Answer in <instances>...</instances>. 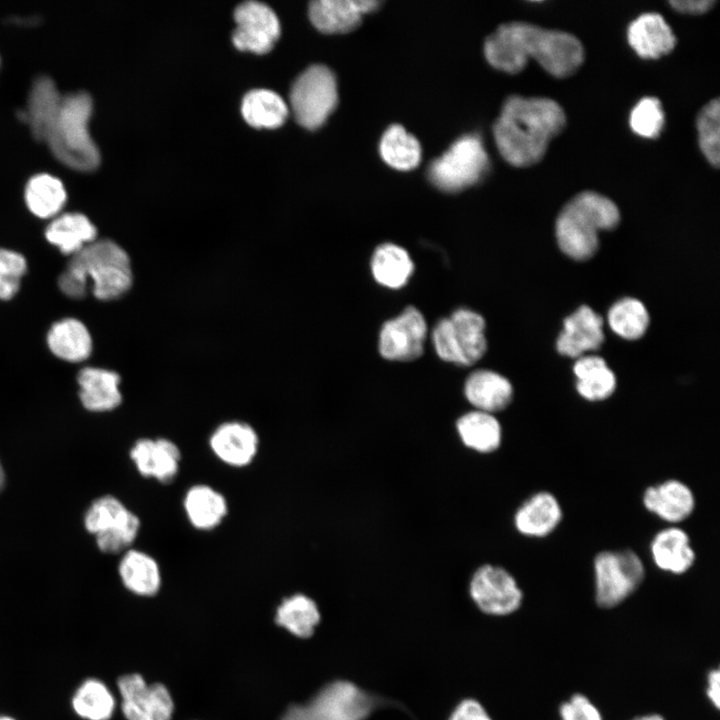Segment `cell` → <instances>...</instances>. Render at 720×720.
<instances>
[{"label":"cell","instance_id":"cell-13","mask_svg":"<svg viewBox=\"0 0 720 720\" xmlns=\"http://www.w3.org/2000/svg\"><path fill=\"white\" fill-rule=\"evenodd\" d=\"M427 323L422 313L413 306L386 321L379 334V352L392 361H412L424 351Z\"/></svg>","mask_w":720,"mask_h":720},{"label":"cell","instance_id":"cell-48","mask_svg":"<svg viewBox=\"0 0 720 720\" xmlns=\"http://www.w3.org/2000/svg\"><path fill=\"white\" fill-rule=\"evenodd\" d=\"M0 720H15V719L12 717H9V716H0Z\"/></svg>","mask_w":720,"mask_h":720},{"label":"cell","instance_id":"cell-32","mask_svg":"<svg viewBox=\"0 0 720 720\" xmlns=\"http://www.w3.org/2000/svg\"><path fill=\"white\" fill-rule=\"evenodd\" d=\"M374 279L382 286L398 289L405 286L413 274L414 263L409 253L393 243L379 245L371 259Z\"/></svg>","mask_w":720,"mask_h":720},{"label":"cell","instance_id":"cell-36","mask_svg":"<svg viewBox=\"0 0 720 720\" xmlns=\"http://www.w3.org/2000/svg\"><path fill=\"white\" fill-rule=\"evenodd\" d=\"M382 159L398 170H411L421 159V147L418 140L400 125L390 126L380 142Z\"/></svg>","mask_w":720,"mask_h":720},{"label":"cell","instance_id":"cell-42","mask_svg":"<svg viewBox=\"0 0 720 720\" xmlns=\"http://www.w3.org/2000/svg\"><path fill=\"white\" fill-rule=\"evenodd\" d=\"M561 720H602L599 710L581 694L573 695L559 709Z\"/></svg>","mask_w":720,"mask_h":720},{"label":"cell","instance_id":"cell-20","mask_svg":"<svg viewBox=\"0 0 720 720\" xmlns=\"http://www.w3.org/2000/svg\"><path fill=\"white\" fill-rule=\"evenodd\" d=\"M182 505L189 524L204 532L218 528L229 512L225 495L205 483L190 486L184 494Z\"/></svg>","mask_w":720,"mask_h":720},{"label":"cell","instance_id":"cell-27","mask_svg":"<svg viewBox=\"0 0 720 720\" xmlns=\"http://www.w3.org/2000/svg\"><path fill=\"white\" fill-rule=\"evenodd\" d=\"M118 573L123 585L138 596H154L162 585L160 564L151 554L139 549L130 548L123 553Z\"/></svg>","mask_w":720,"mask_h":720},{"label":"cell","instance_id":"cell-17","mask_svg":"<svg viewBox=\"0 0 720 720\" xmlns=\"http://www.w3.org/2000/svg\"><path fill=\"white\" fill-rule=\"evenodd\" d=\"M129 456L142 477L160 484L172 483L180 471L181 450L173 440L166 437H143L136 440Z\"/></svg>","mask_w":720,"mask_h":720},{"label":"cell","instance_id":"cell-5","mask_svg":"<svg viewBox=\"0 0 720 720\" xmlns=\"http://www.w3.org/2000/svg\"><path fill=\"white\" fill-rule=\"evenodd\" d=\"M619 221V209L611 199L594 191H583L558 214L555 223L558 246L574 260H587L598 250V232L614 229Z\"/></svg>","mask_w":720,"mask_h":720},{"label":"cell","instance_id":"cell-4","mask_svg":"<svg viewBox=\"0 0 720 720\" xmlns=\"http://www.w3.org/2000/svg\"><path fill=\"white\" fill-rule=\"evenodd\" d=\"M88 280L93 295L111 301L126 294L133 284V271L128 253L110 239H96L71 256L58 278L61 291L74 299L87 293Z\"/></svg>","mask_w":720,"mask_h":720},{"label":"cell","instance_id":"cell-31","mask_svg":"<svg viewBox=\"0 0 720 720\" xmlns=\"http://www.w3.org/2000/svg\"><path fill=\"white\" fill-rule=\"evenodd\" d=\"M573 372L577 378L576 389L586 400H605L615 391L616 377L605 360L599 356L579 357Z\"/></svg>","mask_w":720,"mask_h":720},{"label":"cell","instance_id":"cell-9","mask_svg":"<svg viewBox=\"0 0 720 720\" xmlns=\"http://www.w3.org/2000/svg\"><path fill=\"white\" fill-rule=\"evenodd\" d=\"M593 567L595 599L604 608L623 602L645 577L641 558L630 549L602 551L595 556Z\"/></svg>","mask_w":720,"mask_h":720},{"label":"cell","instance_id":"cell-1","mask_svg":"<svg viewBox=\"0 0 720 720\" xmlns=\"http://www.w3.org/2000/svg\"><path fill=\"white\" fill-rule=\"evenodd\" d=\"M92 110L88 93L61 94L54 81L42 75L32 84L22 119L57 160L73 170L90 172L100 163L99 149L89 132Z\"/></svg>","mask_w":720,"mask_h":720},{"label":"cell","instance_id":"cell-15","mask_svg":"<svg viewBox=\"0 0 720 720\" xmlns=\"http://www.w3.org/2000/svg\"><path fill=\"white\" fill-rule=\"evenodd\" d=\"M234 18L237 27L232 39L240 50L266 53L279 38V20L274 11L264 3L243 2L235 9Z\"/></svg>","mask_w":720,"mask_h":720},{"label":"cell","instance_id":"cell-19","mask_svg":"<svg viewBox=\"0 0 720 720\" xmlns=\"http://www.w3.org/2000/svg\"><path fill=\"white\" fill-rule=\"evenodd\" d=\"M379 4L374 0H316L310 4L309 17L324 33H346L359 25L363 14Z\"/></svg>","mask_w":720,"mask_h":720},{"label":"cell","instance_id":"cell-24","mask_svg":"<svg viewBox=\"0 0 720 720\" xmlns=\"http://www.w3.org/2000/svg\"><path fill=\"white\" fill-rule=\"evenodd\" d=\"M464 394L475 410L494 414L509 406L513 399V387L501 374L481 369L468 376Z\"/></svg>","mask_w":720,"mask_h":720},{"label":"cell","instance_id":"cell-28","mask_svg":"<svg viewBox=\"0 0 720 720\" xmlns=\"http://www.w3.org/2000/svg\"><path fill=\"white\" fill-rule=\"evenodd\" d=\"M49 243L64 255H74L97 237V229L85 215L68 212L57 215L45 230Z\"/></svg>","mask_w":720,"mask_h":720},{"label":"cell","instance_id":"cell-41","mask_svg":"<svg viewBox=\"0 0 720 720\" xmlns=\"http://www.w3.org/2000/svg\"><path fill=\"white\" fill-rule=\"evenodd\" d=\"M27 270L24 256L16 251L0 248V299L9 300L20 288Z\"/></svg>","mask_w":720,"mask_h":720},{"label":"cell","instance_id":"cell-43","mask_svg":"<svg viewBox=\"0 0 720 720\" xmlns=\"http://www.w3.org/2000/svg\"><path fill=\"white\" fill-rule=\"evenodd\" d=\"M450 720H491L477 701L465 700L455 709Z\"/></svg>","mask_w":720,"mask_h":720},{"label":"cell","instance_id":"cell-11","mask_svg":"<svg viewBox=\"0 0 720 720\" xmlns=\"http://www.w3.org/2000/svg\"><path fill=\"white\" fill-rule=\"evenodd\" d=\"M334 74L324 65H313L295 80L290 102L297 122L307 129L320 127L337 105Z\"/></svg>","mask_w":720,"mask_h":720},{"label":"cell","instance_id":"cell-33","mask_svg":"<svg viewBox=\"0 0 720 720\" xmlns=\"http://www.w3.org/2000/svg\"><path fill=\"white\" fill-rule=\"evenodd\" d=\"M24 196L28 209L43 219L56 217L67 198L61 180L47 173L31 177L26 184Z\"/></svg>","mask_w":720,"mask_h":720},{"label":"cell","instance_id":"cell-39","mask_svg":"<svg viewBox=\"0 0 720 720\" xmlns=\"http://www.w3.org/2000/svg\"><path fill=\"white\" fill-rule=\"evenodd\" d=\"M698 142L703 155L714 167L720 162V103L709 101L697 116Z\"/></svg>","mask_w":720,"mask_h":720},{"label":"cell","instance_id":"cell-22","mask_svg":"<svg viewBox=\"0 0 720 720\" xmlns=\"http://www.w3.org/2000/svg\"><path fill=\"white\" fill-rule=\"evenodd\" d=\"M630 46L644 59H657L670 53L676 37L658 13H644L632 21L627 30Z\"/></svg>","mask_w":720,"mask_h":720},{"label":"cell","instance_id":"cell-12","mask_svg":"<svg viewBox=\"0 0 720 720\" xmlns=\"http://www.w3.org/2000/svg\"><path fill=\"white\" fill-rule=\"evenodd\" d=\"M469 592L478 608L491 615L510 614L520 607L523 599L513 575L493 564H484L475 570Z\"/></svg>","mask_w":720,"mask_h":720},{"label":"cell","instance_id":"cell-40","mask_svg":"<svg viewBox=\"0 0 720 720\" xmlns=\"http://www.w3.org/2000/svg\"><path fill=\"white\" fill-rule=\"evenodd\" d=\"M664 119L660 101L656 97H644L632 109L629 124L637 135L656 138L663 128Z\"/></svg>","mask_w":720,"mask_h":720},{"label":"cell","instance_id":"cell-44","mask_svg":"<svg viewBox=\"0 0 720 720\" xmlns=\"http://www.w3.org/2000/svg\"><path fill=\"white\" fill-rule=\"evenodd\" d=\"M670 5L678 12L698 15L709 11L715 4L714 0H671Z\"/></svg>","mask_w":720,"mask_h":720},{"label":"cell","instance_id":"cell-18","mask_svg":"<svg viewBox=\"0 0 720 720\" xmlns=\"http://www.w3.org/2000/svg\"><path fill=\"white\" fill-rule=\"evenodd\" d=\"M603 341L602 317L589 306L582 305L564 319L556 349L561 355L579 358L586 352L600 348Z\"/></svg>","mask_w":720,"mask_h":720},{"label":"cell","instance_id":"cell-35","mask_svg":"<svg viewBox=\"0 0 720 720\" xmlns=\"http://www.w3.org/2000/svg\"><path fill=\"white\" fill-rule=\"evenodd\" d=\"M319 621L315 601L301 593L284 598L276 609L275 622L300 638L311 636Z\"/></svg>","mask_w":720,"mask_h":720},{"label":"cell","instance_id":"cell-8","mask_svg":"<svg viewBox=\"0 0 720 720\" xmlns=\"http://www.w3.org/2000/svg\"><path fill=\"white\" fill-rule=\"evenodd\" d=\"M489 168L481 139L465 135L456 140L428 168L433 185L445 192H458L477 183Z\"/></svg>","mask_w":720,"mask_h":720},{"label":"cell","instance_id":"cell-23","mask_svg":"<svg viewBox=\"0 0 720 720\" xmlns=\"http://www.w3.org/2000/svg\"><path fill=\"white\" fill-rule=\"evenodd\" d=\"M562 519V509L557 498L550 492L539 491L530 496L516 510L514 526L528 537H546Z\"/></svg>","mask_w":720,"mask_h":720},{"label":"cell","instance_id":"cell-47","mask_svg":"<svg viewBox=\"0 0 720 720\" xmlns=\"http://www.w3.org/2000/svg\"><path fill=\"white\" fill-rule=\"evenodd\" d=\"M5 482V476H4V470L2 468V465L0 463V491L2 490Z\"/></svg>","mask_w":720,"mask_h":720},{"label":"cell","instance_id":"cell-30","mask_svg":"<svg viewBox=\"0 0 720 720\" xmlns=\"http://www.w3.org/2000/svg\"><path fill=\"white\" fill-rule=\"evenodd\" d=\"M456 429L464 446L478 453H492L502 442V428L494 414L469 411L458 418Z\"/></svg>","mask_w":720,"mask_h":720},{"label":"cell","instance_id":"cell-34","mask_svg":"<svg viewBox=\"0 0 720 720\" xmlns=\"http://www.w3.org/2000/svg\"><path fill=\"white\" fill-rule=\"evenodd\" d=\"M242 115L246 122L256 128H276L288 115L285 101L268 89L248 92L242 101Z\"/></svg>","mask_w":720,"mask_h":720},{"label":"cell","instance_id":"cell-37","mask_svg":"<svg viewBox=\"0 0 720 720\" xmlns=\"http://www.w3.org/2000/svg\"><path fill=\"white\" fill-rule=\"evenodd\" d=\"M72 707L83 719L109 720L115 709V699L102 681L89 678L75 691Z\"/></svg>","mask_w":720,"mask_h":720},{"label":"cell","instance_id":"cell-16","mask_svg":"<svg viewBox=\"0 0 720 720\" xmlns=\"http://www.w3.org/2000/svg\"><path fill=\"white\" fill-rule=\"evenodd\" d=\"M208 446L221 463L232 468H244L257 457L260 438L249 423L228 420L212 430L208 437Z\"/></svg>","mask_w":720,"mask_h":720},{"label":"cell","instance_id":"cell-38","mask_svg":"<svg viewBox=\"0 0 720 720\" xmlns=\"http://www.w3.org/2000/svg\"><path fill=\"white\" fill-rule=\"evenodd\" d=\"M610 328L618 336L635 340L642 337L649 326V314L638 299L626 297L614 303L608 312Z\"/></svg>","mask_w":720,"mask_h":720},{"label":"cell","instance_id":"cell-6","mask_svg":"<svg viewBox=\"0 0 720 720\" xmlns=\"http://www.w3.org/2000/svg\"><path fill=\"white\" fill-rule=\"evenodd\" d=\"M432 339L437 355L458 366H471L487 350L485 320L475 311L457 309L434 326Z\"/></svg>","mask_w":720,"mask_h":720},{"label":"cell","instance_id":"cell-25","mask_svg":"<svg viewBox=\"0 0 720 720\" xmlns=\"http://www.w3.org/2000/svg\"><path fill=\"white\" fill-rule=\"evenodd\" d=\"M83 406L92 412H107L122 402L120 375L115 371L86 367L77 376Z\"/></svg>","mask_w":720,"mask_h":720},{"label":"cell","instance_id":"cell-14","mask_svg":"<svg viewBox=\"0 0 720 720\" xmlns=\"http://www.w3.org/2000/svg\"><path fill=\"white\" fill-rule=\"evenodd\" d=\"M121 709L127 720H170L174 703L161 683L147 684L139 674H127L117 681Z\"/></svg>","mask_w":720,"mask_h":720},{"label":"cell","instance_id":"cell-46","mask_svg":"<svg viewBox=\"0 0 720 720\" xmlns=\"http://www.w3.org/2000/svg\"><path fill=\"white\" fill-rule=\"evenodd\" d=\"M633 720H664V718L658 714H649V715L637 717Z\"/></svg>","mask_w":720,"mask_h":720},{"label":"cell","instance_id":"cell-2","mask_svg":"<svg viewBox=\"0 0 720 720\" xmlns=\"http://www.w3.org/2000/svg\"><path fill=\"white\" fill-rule=\"evenodd\" d=\"M484 54L494 68L510 74L533 59L557 78L572 75L584 60V48L574 35L526 22L500 25L486 39Z\"/></svg>","mask_w":720,"mask_h":720},{"label":"cell","instance_id":"cell-3","mask_svg":"<svg viewBox=\"0 0 720 720\" xmlns=\"http://www.w3.org/2000/svg\"><path fill=\"white\" fill-rule=\"evenodd\" d=\"M562 107L546 97L510 96L493 126V136L501 156L516 167L538 163L549 142L565 127Z\"/></svg>","mask_w":720,"mask_h":720},{"label":"cell","instance_id":"cell-45","mask_svg":"<svg viewBox=\"0 0 720 720\" xmlns=\"http://www.w3.org/2000/svg\"><path fill=\"white\" fill-rule=\"evenodd\" d=\"M707 696L718 709L720 706V672L714 669L708 674Z\"/></svg>","mask_w":720,"mask_h":720},{"label":"cell","instance_id":"cell-29","mask_svg":"<svg viewBox=\"0 0 720 720\" xmlns=\"http://www.w3.org/2000/svg\"><path fill=\"white\" fill-rule=\"evenodd\" d=\"M50 351L68 362H81L92 352V338L87 327L75 318L55 322L47 334Z\"/></svg>","mask_w":720,"mask_h":720},{"label":"cell","instance_id":"cell-21","mask_svg":"<svg viewBox=\"0 0 720 720\" xmlns=\"http://www.w3.org/2000/svg\"><path fill=\"white\" fill-rule=\"evenodd\" d=\"M642 500L649 512L669 523L684 521L695 508L692 490L676 479L647 487Z\"/></svg>","mask_w":720,"mask_h":720},{"label":"cell","instance_id":"cell-26","mask_svg":"<svg viewBox=\"0 0 720 720\" xmlns=\"http://www.w3.org/2000/svg\"><path fill=\"white\" fill-rule=\"evenodd\" d=\"M650 551L659 569L677 575L687 572L696 558L689 535L678 527L659 531L651 541Z\"/></svg>","mask_w":720,"mask_h":720},{"label":"cell","instance_id":"cell-10","mask_svg":"<svg viewBox=\"0 0 720 720\" xmlns=\"http://www.w3.org/2000/svg\"><path fill=\"white\" fill-rule=\"evenodd\" d=\"M84 524L95 535L98 548L109 554L130 549L141 528L139 517L112 495L102 496L90 505Z\"/></svg>","mask_w":720,"mask_h":720},{"label":"cell","instance_id":"cell-7","mask_svg":"<svg viewBox=\"0 0 720 720\" xmlns=\"http://www.w3.org/2000/svg\"><path fill=\"white\" fill-rule=\"evenodd\" d=\"M382 702L350 682L337 681L309 703L289 707L281 720H365Z\"/></svg>","mask_w":720,"mask_h":720}]
</instances>
